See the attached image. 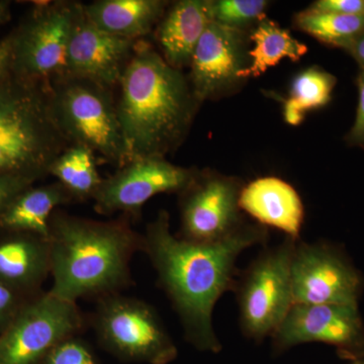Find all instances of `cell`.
Returning <instances> with one entry per match:
<instances>
[{
	"label": "cell",
	"mask_w": 364,
	"mask_h": 364,
	"mask_svg": "<svg viewBox=\"0 0 364 364\" xmlns=\"http://www.w3.org/2000/svg\"><path fill=\"white\" fill-rule=\"evenodd\" d=\"M243 186L234 177L198 172L181 195V238L213 243L227 238L246 224L239 198Z\"/></svg>",
	"instance_id": "30bf717a"
},
{
	"label": "cell",
	"mask_w": 364,
	"mask_h": 364,
	"mask_svg": "<svg viewBox=\"0 0 364 364\" xmlns=\"http://www.w3.org/2000/svg\"><path fill=\"white\" fill-rule=\"evenodd\" d=\"M30 299V296L0 284V334L11 324L16 314Z\"/></svg>",
	"instance_id": "4316f807"
},
{
	"label": "cell",
	"mask_w": 364,
	"mask_h": 364,
	"mask_svg": "<svg viewBox=\"0 0 364 364\" xmlns=\"http://www.w3.org/2000/svg\"><path fill=\"white\" fill-rule=\"evenodd\" d=\"M85 326L77 303L47 293L33 296L0 334V364L44 363L60 342Z\"/></svg>",
	"instance_id": "9c48e42d"
},
{
	"label": "cell",
	"mask_w": 364,
	"mask_h": 364,
	"mask_svg": "<svg viewBox=\"0 0 364 364\" xmlns=\"http://www.w3.org/2000/svg\"><path fill=\"white\" fill-rule=\"evenodd\" d=\"M309 11L364 16V0H318Z\"/></svg>",
	"instance_id": "f1b7e54d"
},
{
	"label": "cell",
	"mask_w": 364,
	"mask_h": 364,
	"mask_svg": "<svg viewBox=\"0 0 364 364\" xmlns=\"http://www.w3.org/2000/svg\"><path fill=\"white\" fill-rule=\"evenodd\" d=\"M267 239V228L245 224L213 243L184 240L172 234L166 210H160L146 227L142 251L181 320L184 337L198 350H222L213 325L215 304L233 289L239 255L252 246L263 245Z\"/></svg>",
	"instance_id": "6da1fadb"
},
{
	"label": "cell",
	"mask_w": 364,
	"mask_h": 364,
	"mask_svg": "<svg viewBox=\"0 0 364 364\" xmlns=\"http://www.w3.org/2000/svg\"><path fill=\"white\" fill-rule=\"evenodd\" d=\"M298 241L287 237L263 251L235 280L242 332L257 343L272 336L294 306L291 260Z\"/></svg>",
	"instance_id": "8992f818"
},
{
	"label": "cell",
	"mask_w": 364,
	"mask_h": 364,
	"mask_svg": "<svg viewBox=\"0 0 364 364\" xmlns=\"http://www.w3.org/2000/svg\"><path fill=\"white\" fill-rule=\"evenodd\" d=\"M264 0H215L210 1L213 21L229 28L243 31L251 23L267 18Z\"/></svg>",
	"instance_id": "d4e9b609"
},
{
	"label": "cell",
	"mask_w": 364,
	"mask_h": 364,
	"mask_svg": "<svg viewBox=\"0 0 364 364\" xmlns=\"http://www.w3.org/2000/svg\"><path fill=\"white\" fill-rule=\"evenodd\" d=\"M117 87V116L130 160L176 151L200 105L188 77L140 40Z\"/></svg>",
	"instance_id": "7a4b0ae2"
},
{
	"label": "cell",
	"mask_w": 364,
	"mask_h": 364,
	"mask_svg": "<svg viewBox=\"0 0 364 364\" xmlns=\"http://www.w3.org/2000/svg\"><path fill=\"white\" fill-rule=\"evenodd\" d=\"M239 205L261 226L277 228L299 240L304 205L298 191L287 181L268 176L250 182L242 188Z\"/></svg>",
	"instance_id": "2e32d148"
},
{
	"label": "cell",
	"mask_w": 364,
	"mask_h": 364,
	"mask_svg": "<svg viewBox=\"0 0 364 364\" xmlns=\"http://www.w3.org/2000/svg\"><path fill=\"white\" fill-rule=\"evenodd\" d=\"M59 182L21 191L0 215V230L6 233H26L49 239L50 221L62 205L74 203Z\"/></svg>",
	"instance_id": "ffe728a7"
},
{
	"label": "cell",
	"mask_w": 364,
	"mask_h": 364,
	"mask_svg": "<svg viewBox=\"0 0 364 364\" xmlns=\"http://www.w3.org/2000/svg\"><path fill=\"white\" fill-rule=\"evenodd\" d=\"M51 107V86L9 73L0 81V176L41 179L68 147Z\"/></svg>",
	"instance_id": "277c9868"
},
{
	"label": "cell",
	"mask_w": 364,
	"mask_h": 364,
	"mask_svg": "<svg viewBox=\"0 0 364 364\" xmlns=\"http://www.w3.org/2000/svg\"><path fill=\"white\" fill-rule=\"evenodd\" d=\"M53 116L69 145H81L121 168L130 161L112 90L65 76L51 85Z\"/></svg>",
	"instance_id": "5b68a950"
},
{
	"label": "cell",
	"mask_w": 364,
	"mask_h": 364,
	"mask_svg": "<svg viewBox=\"0 0 364 364\" xmlns=\"http://www.w3.org/2000/svg\"><path fill=\"white\" fill-rule=\"evenodd\" d=\"M335 85L336 78L324 69L314 66L301 71L291 82L284 102V121L291 126L301 124L306 112L329 104Z\"/></svg>",
	"instance_id": "603a6c76"
},
{
	"label": "cell",
	"mask_w": 364,
	"mask_h": 364,
	"mask_svg": "<svg viewBox=\"0 0 364 364\" xmlns=\"http://www.w3.org/2000/svg\"><path fill=\"white\" fill-rule=\"evenodd\" d=\"M212 21L207 0H181L172 4L156 31L160 54L165 61L179 70L189 67L196 46Z\"/></svg>",
	"instance_id": "ac0fdd59"
},
{
	"label": "cell",
	"mask_w": 364,
	"mask_h": 364,
	"mask_svg": "<svg viewBox=\"0 0 364 364\" xmlns=\"http://www.w3.org/2000/svg\"><path fill=\"white\" fill-rule=\"evenodd\" d=\"M294 23L299 30L323 44L346 49L364 33V16L318 13L306 9L296 14Z\"/></svg>",
	"instance_id": "cb8c5ba5"
},
{
	"label": "cell",
	"mask_w": 364,
	"mask_h": 364,
	"mask_svg": "<svg viewBox=\"0 0 364 364\" xmlns=\"http://www.w3.org/2000/svg\"><path fill=\"white\" fill-rule=\"evenodd\" d=\"M250 40L254 43L253 49L248 52L251 62L247 68L239 72L242 81L259 77L269 67L277 65L284 58L299 61L309 50L304 43L294 39L289 31L268 18L258 23L251 33Z\"/></svg>",
	"instance_id": "44dd1931"
},
{
	"label": "cell",
	"mask_w": 364,
	"mask_h": 364,
	"mask_svg": "<svg viewBox=\"0 0 364 364\" xmlns=\"http://www.w3.org/2000/svg\"><path fill=\"white\" fill-rule=\"evenodd\" d=\"M11 1H7V0L0 1V28L11 18Z\"/></svg>",
	"instance_id": "d6a6232c"
},
{
	"label": "cell",
	"mask_w": 364,
	"mask_h": 364,
	"mask_svg": "<svg viewBox=\"0 0 364 364\" xmlns=\"http://www.w3.org/2000/svg\"><path fill=\"white\" fill-rule=\"evenodd\" d=\"M53 284L50 293L65 301L121 293L130 287L131 261L142 251V235L124 215L97 221L57 210L50 221Z\"/></svg>",
	"instance_id": "3957f363"
},
{
	"label": "cell",
	"mask_w": 364,
	"mask_h": 364,
	"mask_svg": "<svg viewBox=\"0 0 364 364\" xmlns=\"http://www.w3.org/2000/svg\"><path fill=\"white\" fill-rule=\"evenodd\" d=\"M49 176L64 186L75 202L92 200L102 177L97 170L92 151L81 145H70L52 163Z\"/></svg>",
	"instance_id": "7402d4cb"
},
{
	"label": "cell",
	"mask_w": 364,
	"mask_h": 364,
	"mask_svg": "<svg viewBox=\"0 0 364 364\" xmlns=\"http://www.w3.org/2000/svg\"><path fill=\"white\" fill-rule=\"evenodd\" d=\"M195 169L177 166L165 158H136L102 179L93 196L95 208L102 215L122 213L138 217L143 205L159 193H178L195 178Z\"/></svg>",
	"instance_id": "8fae6325"
},
{
	"label": "cell",
	"mask_w": 364,
	"mask_h": 364,
	"mask_svg": "<svg viewBox=\"0 0 364 364\" xmlns=\"http://www.w3.org/2000/svg\"><path fill=\"white\" fill-rule=\"evenodd\" d=\"M75 1L33 4L11 36V73L51 85L66 76Z\"/></svg>",
	"instance_id": "ba28073f"
},
{
	"label": "cell",
	"mask_w": 364,
	"mask_h": 364,
	"mask_svg": "<svg viewBox=\"0 0 364 364\" xmlns=\"http://www.w3.org/2000/svg\"><path fill=\"white\" fill-rule=\"evenodd\" d=\"M291 274L294 305L358 306V273L324 244L296 242Z\"/></svg>",
	"instance_id": "7c38bea8"
},
{
	"label": "cell",
	"mask_w": 364,
	"mask_h": 364,
	"mask_svg": "<svg viewBox=\"0 0 364 364\" xmlns=\"http://www.w3.org/2000/svg\"><path fill=\"white\" fill-rule=\"evenodd\" d=\"M44 364H97L90 347L76 336L69 337L54 347Z\"/></svg>",
	"instance_id": "484cf974"
},
{
	"label": "cell",
	"mask_w": 364,
	"mask_h": 364,
	"mask_svg": "<svg viewBox=\"0 0 364 364\" xmlns=\"http://www.w3.org/2000/svg\"><path fill=\"white\" fill-rule=\"evenodd\" d=\"M92 323L100 344L123 360L168 364L178 354L156 310L142 299L121 293L98 299Z\"/></svg>",
	"instance_id": "52a82bcc"
},
{
	"label": "cell",
	"mask_w": 364,
	"mask_h": 364,
	"mask_svg": "<svg viewBox=\"0 0 364 364\" xmlns=\"http://www.w3.org/2000/svg\"><path fill=\"white\" fill-rule=\"evenodd\" d=\"M39 179L32 176L4 174L0 176V215L21 191L33 186Z\"/></svg>",
	"instance_id": "83f0119b"
},
{
	"label": "cell",
	"mask_w": 364,
	"mask_h": 364,
	"mask_svg": "<svg viewBox=\"0 0 364 364\" xmlns=\"http://www.w3.org/2000/svg\"><path fill=\"white\" fill-rule=\"evenodd\" d=\"M247 36L238 28L210 21L191 59L189 83L200 104L221 97L241 82L247 68Z\"/></svg>",
	"instance_id": "4fadbf2b"
},
{
	"label": "cell",
	"mask_w": 364,
	"mask_h": 364,
	"mask_svg": "<svg viewBox=\"0 0 364 364\" xmlns=\"http://www.w3.org/2000/svg\"><path fill=\"white\" fill-rule=\"evenodd\" d=\"M167 4L162 0H98L82 6L88 20L104 32L140 41L158 26Z\"/></svg>",
	"instance_id": "d6986e66"
},
{
	"label": "cell",
	"mask_w": 364,
	"mask_h": 364,
	"mask_svg": "<svg viewBox=\"0 0 364 364\" xmlns=\"http://www.w3.org/2000/svg\"><path fill=\"white\" fill-rule=\"evenodd\" d=\"M358 88V105L355 121L347 134L346 142L350 146L364 147V70L359 71L356 79Z\"/></svg>",
	"instance_id": "f546056e"
},
{
	"label": "cell",
	"mask_w": 364,
	"mask_h": 364,
	"mask_svg": "<svg viewBox=\"0 0 364 364\" xmlns=\"http://www.w3.org/2000/svg\"><path fill=\"white\" fill-rule=\"evenodd\" d=\"M49 274V239L26 233H6L0 238V284L32 298L41 293Z\"/></svg>",
	"instance_id": "e0dca14e"
},
{
	"label": "cell",
	"mask_w": 364,
	"mask_h": 364,
	"mask_svg": "<svg viewBox=\"0 0 364 364\" xmlns=\"http://www.w3.org/2000/svg\"><path fill=\"white\" fill-rule=\"evenodd\" d=\"M272 338L277 352L312 342L352 352L363 348L364 330L358 306L294 305Z\"/></svg>",
	"instance_id": "9a60e30c"
},
{
	"label": "cell",
	"mask_w": 364,
	"mask_h": 364,
	"mask_svg": "<svg viewBox=\"0 0 364 364\" xmlns=\"http://www.w3.org/2000/svg\"><path fill=\"white\" fill-rule=\"evenodd\" d=\"M11 52L13 44L11 33H9L0 41V81L4 80L11 72Z\"/></svg>",
	"instance_id": "4dcf8cb0"
},
{
	"label": "cell",
	"mask_w": 364,
	"mask_h": 364,
	"mask_svg": "<svg viewBox=\"0 0 364 364\" xmlns=\"http://www.w3.org/2000/svg\"><path fill=\"white\" fill-rule=\"evenodd\" d=\"M364 364V363H363Z\"/></svg>",
	"instance_id": "836d02e7"
},
{
	"label": "cell",
	"mask_w": 364,
	"mask_h": 364,
	"mask_svg": "<svg viewBox=\"0 0 364 364\" xmlns=\"http://www.w3.org/2000/svg\"><path fill=\"white\" fill-rule=\"evenodd\" d=\"M139 41L124 39L93 25L76 2L66 58V76L85 78L114 90L119 86Z\"/></svg>",
	"instance_id": "5bb4252c"
},
{
	"label": "cell",
	"mask_w": 364,
	"mask_h": 364,
	"mask_svg": "<svg viewBox=\"0 0 364 364\" xmlns=\"http://www.w3.org/2000/svg\"><path fill=\"white\" fill-rule=\"evenodd\" d=\"M345 51L349 53L355 61L358 62L360 70H364V33L358 39L353 41Z\"/></svg>",
	"instance_id": "1f68e13d"
}]
</instances>
